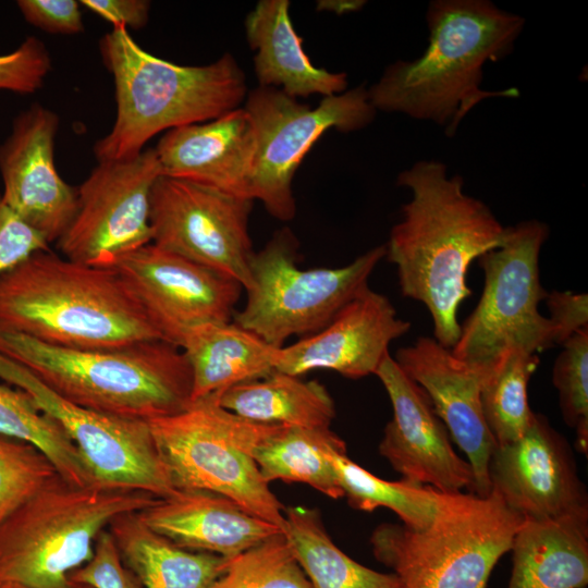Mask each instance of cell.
I'll use <instances>...</instances> for the list:
<instances>
[{
    "instance_id": "14",
    "label": "cell",
    "mask_w": 588,
    "mask_h": 588,
    "mask_svg": "<svg viewBox=\"0 0 588 588\" xmlns=\"http://www.w3.org/2000/svg\"><path fill=\"white\" fill-rule=\"evenodd\" d=\"M0 380L26 391L78 449L95 483L143 490L157 498L174 487L147 421L78 406L48 388L22 365L0 355Z\"/></svg>"
},
{
    "instance_id": "28",
    "label": "cell",
    "mask_w": 588,
    "mask_h": 588,
    "mask_svg": "<svg viewBox=\"0 0 588 588\" xmlns=\"http://www.w3.org/2000/svg\"><path fill=\"white\" fill-rule=\"evenodd\" d=\"M346 453L345 442L330 428L275 425L254 450L264 480L306 483L331 499L343 498L333 452Z\"/></svg>"
},
{
    "instance_id": "29",
    "label": "cell",
    "mask_w": 588,
    "mask_h": 588,
    "mask_svg": "<svg viewBox=\"0 0 588 588\" xmlns=\"http://www.w3.org/2000/svg\"><path fill=\"white\" fill-rule=\"evenodd\" d=\"M284 519L283 534L311 588H402L393 572L369 568L344 553L317 510L285 506Z\"/></svg>"
},
{
    "instance_id": "16",
    "label": "cell",
    "mask_w": 588,
    "mask_h": 588,
    "mask_svg": "<svg viewBox=\"0 0 588 588\" xmlns=\"http://www.w3.org/2000/svg\"><path fill=\"white\" fill-rule=\"evenodd\" d=\"M113 268L161 340L180 348L194 330L232 321L243 290L237 281L151 243Z\"/></svg>"
},
{
    "instance_id": "6",
    "label": "cell",
    "mask_w": 588,
    "mask_h": 588,
    "mask_svg": "<svg viewBox=\"0 0 588 588\" xmlns=\"http://www.w3.org/2000/svg\"><path fill=\"white\" fill-rule=\"evenodd\" d=\"M158 499L136 489L77 486L56 474L0 526V587L76 588L69 575L93 558L111 520Z\"/></svg>"
},
{
    "instance_id": "25",
    "label": "cell",
    "mask_w": 588,
    "mask_h": 588,
    "mask_svg": "<svg viewBox=\"0 0 588 588\" xmlns=\"http://www.w3.org/2000/svg\"><path fill=\"white\" fill-rule=\"evenodd\" d=\"M123 564L144 588H208L225 571L228 558L183 549L150 529L137 512L108 526Z\"/></svg>"
},
{
    "instance_id": "17",
    "label": "cell",
    "mask_w": 588,
    "mask_h": 588,
    "mask_svg": "<svg viewBox=\"0 0 588 588\" xmlns=\"http://www.w3.org/2000/svg\"><path fill=\"white\" fill-rule=\"evenodd\" d=\"M59 124L54 111L33 103L14 118L0 144L1 196L48 244L59 241L77 209V188L61 177L54 163Z\"/></svg>"
},
{
    "instance_id": "23",
    "label": "cell",
    "mask_w": 588,
    "mask_h": 588,
    "mask_svg": "<svg viewBox=\"0 0 588 588\" xmlns=\"http://www.w3.org/2000/svg\"><path fill=\"white\" fill-rule=\"evenodd\" d=\"M249 47L256 52L255 74L259 85L281 89L293 98L342 94L346 73L315 66L303 48L290 17L289 0H261L245 21Z\"/></svg>"
},
{
    "instance_id": "21",
    "label": "cell",
    "mask_w": 588,
    "mask_h": 588,
    "mask_svg": "<svg viewBox=\"0 0 588 588\" xmlns=\"http://www.w3.org/2000/svg\"><path fill=\"white\" fill-rule=\"evenodd\" d=\"M155 150L162 175L253 200L257 136L244 108L208 122L172 128L159 139Z\"/></svg>"
},
{
    "instance_id": "1",
    "label": "cell",
    "mask_w": 588,
    "mask_h": 588,
    "mask_svg": "<svg viewBox=\"0 0 588 588\" xmlns=\"http://www.w3.org/2000/svg\"><path fill=\"white\" fill-rule=\"evenodd\" d=\"M396 182L413 196L391 229L385 257L396 266L402 295L426 306L434 340L452 348L461 332L458 307L473 293L467 270L503 244L506 228L440 161H417Z\"/></svg>"
},
{
    "instance_id": "15",
    "label": "cell",
    "mask_w": 588,
    "mask_h": 588,
    "mask_svg": "<svg viewBox=\"0 0 588 588\" xmlns=\"http://www.w3.org/2000/svg\"><path fill=\"white\" fill-rule=\"evenodd\" d=\"M491 490L524 519L574 524L588 530V492L568 441L542 414L524 434L497 445L489 463Z\"/></svg>"
},
{
    "instance_id": "30",
    "label": "cell",
    "mask_w": 588,
    "mask_h": 588,
    "mask_svg": "<svg viewBox=\"0 0 588 588\" xmlns=\"http://www.w3.org/2000/svg\"><path fill=\"white\" fill-rule=\"evenodd\" d=\"M0 436L38 449L57 473L77 486L95 483L85 462L63 427L24 390L0 380Z\"/></svg>"
},
{
    "instance_id": "8",
    "label": "cell",
    "mask_w": 588,
    "mask_h": 588,
    "mask_svg": "<svg viewBox=\"0 0 588 588\" xmlns=\"http://www.w3.org/2000/svg\"><path fill=\"white\" fill-rule=\"evenodd\" d=\"M174 489L223 495L282 531L284 509L260 475L254 450L275 425L243 418L219 403V393L147 421Z\"/></svg>"
},
{
    "instance_id": "44",
    "label": "cell",
    "mask_w": 588,
    "mask_h": 588,
    "mask_svg": "<svg viewBox=\"0 0 588 588\" xmlns=\"http://www.w3.org/2000/svg\"><path fill=\"white\" fill-rule=\"evenodd\" d=\"M0 588H7V587H0Z\"/></svg>"
},
{
    "instance_id": "24",
    "label": "cell",
    "mask_w": 588,
    "mask_h": 588,
    "mask_svg": "<svg viewBox=\"0 0 588 588\" xmlns=\"http://www.w3.org/2000/svg\"><path fill=\"white\" fill-rule=\"evenodd\" d=\"M192 372V401L221 393L275 370L274 347L233 321L203 326L181 346Z\"/></svg>"
},
{
    "instance_id": "9",
    "label": "cell",
    "mask_w": 588,
    "mask_h": 588,
    "mask_svg": "<svg viewBox=\"0 0 588 588\" xmlns=\"http://www.w3.org/2000/svg\"><path fill=\"white\" fill-rule=\"evenodd\" d=\"M385 245L377 246L338 268L302 269L297 240L289 228L277 231L249 260L246 303L232 321L274 347L291 336H307L326 327L359 292Z\"/></svg>"
},
{
    "instance_id": "13",
    "label": "cell",
    "mask_w": 588,
    "mask_h": 588,
    "mask_svg": "<svg viewBox=\"0 0 588 588\" xmlns=\"http://www.w3.org/2000/svg\"><path fill=\"white\" fill-rule=\"evenodd\" d=\"M254 200L160 175L150 194L151 244L249 284L254 254L248 220Z\"/></svg>"
},
{
    "instance_id": "36",
    "label": "cell",
    "mask_w": 588,
    "mask_h": 588,
    "mask_svg": "<svg viewBox=\"0 0 588 588\" xmlns=\"http://www.w3.org/2000/svg\"><path fill=\"white\" fill-rule=\"evenodd\" d=\"M51 69L46 45L26 37L13 51L0 54V90L29 95L39 90Z\"/></svg>"
},
{
    "instance_id": "37",
    "label": "cell",
    "mask_w": 588,
    "mask_h": 588,
    "mask_svg": "<svg viewBox=\"0 0 588 588\" xmlns=\"http://www.w3.org/2000/svg\"><path fill=\"white\" fill-rule=\"evenodd\" d=\"M69 579L75 585L91 588H144L133 572L123 564L108 528L98 536L93 558L73 571Z\"/></svg>"
},
{
    "instance_id": "5",
    "label": "cell",
    "mask_w": 588,
    "mask_h": 588,
    "mask_svg": "<svg viewBox=\"0 0 588 588\" xmlns=\"http://www.w3.org/2000/svg\"><path fill=\"white\" fill-rule=\"evenodd\" d=\"M0 355L22 365L63 399L88 409L148 421L192 402L182 348L163 340L111 350L49 345L0 326Z\"/></svg>"
},
{
    "instance_id": "40",
    "label": "cell",
    "mask_w": 588,
    "mask_h": 588,
    "mask_svg": "<svg viewBox=\"0 0 588 588\" xmlns=\"http://www.w3.org/2000/svg\"><path fill=\"white\" fill-rule=\"evenodd\" d=\"M553 330L554 345H562L572 335L588 328V295L569 291L548 292L544 298Z\"/></svg>"
},
{
    "instance_id": "38",
    "label": "cell",
    "mask_w": 588,
    "mask_h": 588,
    "mask_svg": "<svg viewBox=\"0 0 588 588\" xmlns=\"http://www.w3.org/2000/svg\"><path fill=\"white\" fill-rule=\"evenodd\" d=\"M47 249V241L13 212L0 194V277L30 255Z\"/></svg>"
},
{
    "instance_id": "27",
    "label": "cell",
    "mask_w": 588,
    "mask_h": 588,
    "mask_svg": "<svg viewBox=\"0 0 588 588\" xmlns=\"http://www.w3.org/2000/svg\"><path fill=\"white\" fill-rule=\"evenodd\" d=\"M219 403L232 413L260 424L305 428H330L334 402L316 380L278 370L219 393Z\"/></svg>"
},
{
    "instance_id": "20",
    "label": "cell",
    "mask_w": 588,
    "mask_h": 588,
    "mask_svg": "<svg viewBox=\"0 0 588 588\" xmlns=\"http://www.w3.org/2000/svg\"><path fill=\"white\" fill-rule=\"evenodd\" d=\"M411 326L385 295L367 286L321 330L281 347L275 370L297 377L316 369L348 379L375 375L390 343Z\"/></svg>"
},
{
    "instance_id": "18",
    "label": "cell",
    "mask_w": 588,
    "mask_h": 588,
    "mask_svg": "<svg viewBox=\"0 0 588 588\" xmlns=\"http://www.w3.org/2000/svg\"><path fill=\"white\" fill-rule=\"evenodd\" d=\"M375 375L393 408L379 453L403 480L444 493L463 489L474 493L473 468L454 451L449 430L426 392L403 372L390 354Z\"/></svg>"
},
{
    "instance_id": "19",
    "label": "cell",
    "mask_w": 588,
    "mask_h": 588,
    "mask_svg": "<svg viewBox=\"0 0 588 588\" xmlns=\"http://www.w3.org/2000/svg\"><path fill=\"white\" fill-rule=\"evenodd\" d=\"M394 360L426 392L451 438L465 453L474 473V493L488 495L489 463L497 443L480 401L486 373L457 359L451 348L429 336L399 348Z\"/></svg>"
},
{
    "instance_id": "26",
    "label": "cell",
    "mask_w": 588,
    "mask_h": 588,
    "mask_svg": "<svg viewBox=\"0 0 588 588\" xmlns=\"http://www.w3.org/2000/svg\"><path fill=\"white\" fill-rule=\"evenodd\" d=\"M506 588H586L588 530L574 524L524 519L512 541Z\"/></svg>"
},
{
    "instance_id": "12",
    "label": "cell",
    "mask_w": 588,
    "mask_h": 588,
    "mask_svg": "<svg viewBox=\"0 0 588 588\" xmlns=\"http://www.w3.org/2000/svg\"><path fill=\"white\" fill-rule=\"evenodd\" d=\"M160 175L155 148L130 159L98 161L77 188L76 213L58 241L63 257L113 268L150 244V194Z\"/></svg>"
},
{
    "instance_id": "31",
    "label": "cell",
    "mask_w": 588,
    "mask_h": 588,
    "mask_svg": "<svg viewBox=\"0 0 588 588\" xmlns=\"http://www.w3.org/2000/svg\"><path fill=\"white\" fill-rule=\"evenodd\" d=\"M331 461L336 470L343 497L359 511L377 507L393 511L407 527L425 528L433 520L444 492L406 480H384L352 461L347 453L333 452Z\"/></svg>"
},
{
    "instance_id": "33",
    "label": "cell",
    "mask_w": 588,
    "mask_h": 588,
    "mask_svg": "<svg viewBox=\"0 0 588 588\" xmlns=\"http://www.w3.org/2000/svg\"><path fill=\"white\" fill-rule=\"evenodd\" d=\"M208 588H311L283 532L229 559Z\"/></svg>"
},
{
    "instance_id": "41",
    "label": "cell",
    "mask_w": 588,
    "mask_h": 588,
    "mask_svg": "<svg viewBox=\"0 0 588 588\" xmlns=\"http://www.w3.org/2000/svg\"><path fill=\"white\" fill-rule=\"evenodd\" d=\"M79 3L113 27L140 29L149 17L150 2L146 0H82Z\"/></svg>"
},
{
    "instance_id": "22",
    "label": "cell",
    "mask_w": 588,
    "mask_h": 588,
    "mask_svg": "<svg viewBox=\"0 0 588 588\" xmlns=\"http://www.w3.org/2000/svg\"><path fill=\"white\" fill-rule=\"evenodd\" d=\"M137 515L183 549L228 559L283 532L232 500L205 490L174 489Z\"/></svg>"
},
{
    "instance_id": "42",
    "label": "cell",
    "mask_w": 588,
    "mask_h": 588,
    "mask_svg": "<svg viewBox=\"0 0 588 588\" xmlns=\"http://www.w3.org/2000/svg\"><path fill=\"white\" fill-rule=\"evenodd\" d=\"M365 1L346 0V1H321L319 2V9L332 10L338 14L345 12H352L360 9Z\"/></svg>"
},
{
    "instance_id": "34",
    "label": "cell",
    "mask_w": 588,
    "mask_h": 588,
    "mask_svg": "<svg viewBox=\"0 0 588 588\" xmlns=\"http://www.w3.org/2000/svg\"><path fill=\"white\" fill-rule=\"evenodd\" d=\"M552 370L564 422L575 430L576 448L588 453V328L563 344Z\"/></svg>"
},
{
    "instance_id": "4",
    "label": "cell",
    "mask_w": 588,
    "mask_h": 588,
    "mask_svg": "<svg viewBox=\"0 0 588 588\" xmlns=\"http://www.w3.org/2000/svg\"><path fill=\"white\" fill-rule=\"evenodd\" d=\"M114 82L117 114L94 146L98 161L136 157L157 134L215 120L246 98L245 74L230 53L206 65H180L144 50L124 27L99 40Z\"/></svg>"
},
{
    "instance_id": "43",
    "label": "cell",
    "mask_w": 588,
    "mask_h": 588,
    "mask_svg": "<svg viewBox=\"0 0 588 588\" xmlns=\"http://www.w3.org/2000/svg\"><path fill=\"white\" fill-rule=\"evenodd\" d=\"M76 588H91V587H89V586H86V585H77V587H76Z\"/></svg>"
},
{
    "instance_id": "7",
    "label": "cell",
    "mask_w": 588,
    "mask_h": 588,
    "mask_svg": "<svg viewBox=\"0 0 588 588\" xmlns=\"http://www.w3.org/2000/svg\"><path fill=\"white\" fill-rule=\"evenodd\" d=\"M523 522L493 490L486 497L444 493L430 525L383 523L370 544L402 588H487Z\"/></svg>"
},
{
    "instance_id": "11",
    "label": "cell",
    "mask_w": 588,
    "mask_h": 588,
    "mask_svg": "<svg viewBox=\"0 0 588 588\" xmlns=\"http://www.w3.org/2000/svg\"><path fill=\"white\" fill-rule=\"evenodd\" d=\"M243 108L249 113L257 136L252 198L260 200L272 217L282 221L295 217L292 181L318 138L331 128H364L377 112L364 86L323 97L315 108L281 89L258 86L249 91Z\"/></svg>"
},
{
    "instance_id": "39",
    "label": "cell",
    "mask_w": 588,
    "mask_h": 588,
    "mask_svg": "<svg viewBox=\"0 0 588 588\" xmlns=\"http://www.w3.org/2000/svg\"><path fill=\"white\" fill-rule=\"evenodd\" d=\"M24 20L44 32L75 35L84 30L81 3L75 0H19Z\"/></svg>"
},
{
    "instance_id": "10",
    "label": "cell",
    "mask_w": 588,
    "mask_h": 588,
    "mask_svg": "<svg viewBox=\"0 0 588 588\" xmlns=\"http://www.w3.org/2000/svg\"><path fill=\"white\" fill-rule=\"evenodd\" d=\"M549 228L538 220L506 226L503 244L478 258L485 273L481 297L461 326L452 354L485 373L511 347L537 354L554 346L548 317L538 310L548 292L539 255Z\"/></svg>"
},
{
    "instance_id": "32",
    "label": "cell",
    "mask_w": 588,
    "mask_h": 588,
    "mask_svg": "<svg viewBox=\"0 0 588 588\" xmlns=\"http://www.w3.org/2000/svg\"><path fill=\"white\" fill-rule=\"evenodd\" d=\"M539 363L537 354L511 347L486 372L480 401L497 445L514 442L526 431L534 414L527 385Z\"/></svg>"
},
{
    "instance_id": "2",
    "label": "cell",
    "mask_w": 588,
    "mask_h": 588,
    "mask_svg": "<svg viewBox=\"0 0 588 588\" xmlns=\"http://www.w3.org/2000/svg\"><path fill=\"white\" fill-rule=\"evenodd\" d=\"M429 44L412 61L390 64L369 89L376 110L431 121L454 136L465 115L490 97L514 98L516 88H480L483 65L506 57L525 20L488 0H434L427 8Z\"/></svg>"
},
{
    "instance_id": "3",
    "label": "cell",
    "mask_w": 588,
    "mask_h": 588,
    "mask_svg": "<svg viewBox=\"0 0 588 588\" xmlns=\"http://www.w3.org/2000/svg\"><path fill=\"white\" fill-rule=\"evenodd\" d=\"M0 326L42 343L111 350L161 340L114 268L37 252L0 277Z\"/></svg>"
},
{
    "instance_id": "35",
    "label": "cell",
    "mask_w": 588,
    "mask_h": 588,
    "mask_svg": "<svg viewBox=\"0 0 588 588\" xmlns=\"http://www.w3.org/2000/svg\"><path fill=\"white\" fill-rule=\"evenodd\" d=\"M56 474L34 445L0 436V526Z\"/></svg>"
}]
</instances>
